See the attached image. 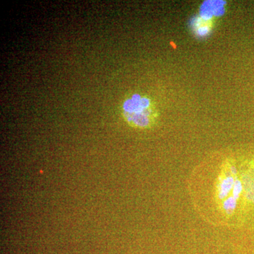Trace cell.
Listing matches in <instances>:
<instances>
[{
  "mask_svg": "<svg viewBox=\"0 0 254 254\" xmlns=\"http://www.w3.org/2000/svg\"><path fill=\"white\" fill-rule=\"evenodd\" d=\"M232 156L196 167L188 189L200 218L216 227L238 228L252 222L254 210V166Z\"/></svg>",
  "mask_w": 254,
  "mask_h": 254,
  "instance_id": "6da1fadb",
  "label": "cell"
},
{
  "mask_svg": "<svg viewBox=\"0 0 254 254\" xmlns=\"http://www.w3.org/2000/svg\"><path fill=\"white\" fill-rule=\"evenodd\" d=\"M122 115L133 128L147 129L155 125L158 113L152 100L146 96L133 95L124 101Z\"/></svg>",
  "mask_w": 254,
  "mask_h": 254,
  "instance_id": "7a4b0ae2",
  "label": "cell"
},
{
  "mask_svg": "<svg viewBox=\"0 0 254 254\" xmlns=\"http://www.w3.org/2000/svg\"><path fill=\"white\" fill-rule=\"evenodd\" d=\"M212 21L207 18L200 17L197 18L194 23V31L199 35H206L210 32L212 28Z\"/></svg>",
  "mask_w": 254,
  "mask_h": 254,
  "instance_id": "3957f363",
  "label": "cell"
}]
</instances>
